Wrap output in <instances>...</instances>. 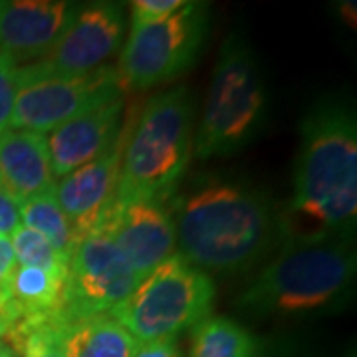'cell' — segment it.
Wrapping results in <instances>:
<instances>
[{
  "mask_svg": "<svg viewBox=\"0 0 357 357\" xmlns=\"http://www.w3.org/2000/svg\"><path fill=\"white\" fill-rule=\"evenodd\" d=\"M20 227V204L0 191V234L8 236Z\"/></svg>",
  "mask_w": 357,
  "mask_h": 357,
  "instance_id": "24",
  "label": "cell"
},
{
  "mask_svg": "<svg viewBox=\"0 0 357 357\" xmlns=\"http://www.w3.org/2000/svg\"><path fill=\"white\" fill-rule=\"evenodd\" d=\"M121 114L123 98L105 103L50 131V137H46V141L50 151L52 173L56 181L79 167L88 165L114 147L123 131Z\"/></svg>",
  "mask_w": 357,
  "mask_h": 357,
  "instance_id": "14",
  "label": "cell"
},
{
  "mask_svg": "<svg viewBox=\"0 0 357 357\" xmlns=\"http://www.w3.org/2000/svg\"><path fill=\"white\" fill-rule=\"evenodd\" d=\"M260 344L236 319L206 316L191 328L189 357H258Z\"/></svg>",
  "mask_w": 357,
  "mask_h": 357,
  "instance_id": "17",
  "label": "cell"
},
{
  "mask_svg": "<svg viewBox=\"0 0 357 357\" xmlns=\"http://www.w3.org/2000/svg\"><path fill=\"white\" fill-rule=\"evenodd\" d=\"M10 244H13V252L18 266L42 268V270H46L50 274L64 276L66 278L68 262L56 252V248L42 234H38L36 230L26 229V227L20 225L13 232Z\"/></svg>",
  "mask_w": 357,
  "mask_h": 357,
  "instance_id": "20",
  "label": "cell"
},
{
  "mask_svg": "<svg viewBox=\"0 0 357 357\" xmlns=\"http://www.w3.org/2000/svg\"><path fill=\"white\" fill-rule=\"evenodd\" d=\"M195 145V98L187 88L155 93L129 126L115 201L169 204Z\"/></svg>",
  "mask_w": 357,
  "mask_h": 357,
  "instance_id": "4",
  "label": "cell"
},
{
  "mask_svg": "<svg viewBox=\"0 0 357 357\" xmlns=\"http://www.w3.org/2000/svg\"><path fill=\"white\" fill-rule=\"evenodd\" d=\"M139 282L128 258L103 230L89 232L70 256L58 324L109 314Z\"/></svg>",
  "mask_w": 357,
  "mask_h": 357,
  "instance_id": "8",
  "label": "cell"
},
{
  "mask_svg": "<svg viewBox=\"0 0 357 357\" xmlns=\"http://www.w3.org/2000/svg\"><path fill=\"white\" fill-rule=\"evenodd\" d=\"M64 357H135L139 342L109 314L56 324Z\"/></svg>",
  "mask_w": 357,
  "mask_h": 357,
  "instance_id": "16",
  "label": "cell"
},
{
  "mask_svg": "<svg viewBox=\"0 0 357 357\" xmlns=\"http://www.w3.org/2000/svg\"><path fill=\"white\" fill-rule=\"evenodd\" d=\"M56 191V189H54ZM44 192L20 204V222L22 227L36 230L56 248V252L70 262V256L76 248L77 238L70 227L64 211L56 201V192Z\"/></svg>",
  "mask_w": 357,
  "mask_h": 357,
  "instance_id": "18",
  "label": "cell"
},
{
  "mask_svg": "<svg viewBox=\"0 0 357 357\" xmlns=\"http://www.w3.org/2000/svg\"><path fill=\"white\" fill-rule=\"evenodd\" d=\"M266 121L268 91L262 70L248 42L232 32L218 52L192 151L199 159L238 153L262 133Z\"/></svg>",
  "mask_w": 357,
  "mask_h": 357,
  "instance_id": "5",
  "label": "cell"
},
{
  "mask_svg": "<svg viewBox=\"0 0 357 357\" xmlns=\"http://www.w3.org/2000/svg\"><path fill=\"white\" fill-rule=\"evenodd\" d=\"M121 96L123 89L112 66H102L82 76L18 84L10 128L44 135L105 103L121 100Z\"/></svg>",
  "mask_w": 357,
  "mask_h": 357,
  "instance_id": "9",
  "label": "cell"
},
{
  "mask_svg": "<svg viewBox=\"0 0 357 357\" xmlns=\"http://www.w3.org/2000/svg\"><path fill=\"white\" fill-rule=\"evenodd\" d=\"M345 357H356V356H354V351H351V354H347V356H345Z\"/></svg>",
  "mask_w": 357,
  "mask_h": 357,
  "instance_id": "27",
  "label": "cell"
},
{
  "mask_svg": "<svg viewBox=\"0 0 357 357\" xmlns=\"http://www.w3.org/2000/svg\"><path fill=\"white\" fill-rule=\"evenodd\" d=\"M56 319L38 324H16L2 335V342L20 357H64L58 337Z\"/></svg>",
  "mask_w": 357,
  "mask_h": 357,
  "instance_id": "19",
  "label": "cell"
},
{
  "mask_svg": "<svg viewBox=\"0 0 357 357\" xmlns=\"http://www.w3.org/2000/svg\"><path fill=\"white\" fill-rule=\"evenodd\" d=\"M356 248L349 241L282 243L236 300L256 318L319 316L344 310L356 288Z\"/></svg>",
  "mask_w": 357,
  "mask_h": 357,
  "instance_id": "3",
  "label": "cell"
},
{
  "mask_svg": "<svg viewBox=\"0 0 357 357\" xmlns=\"http://www.w3.org/2000/svg\"><path fill=\"white\" fill-rule=\"evenodd\" d=\"M187 0H135L131 2V26H153L177 14Z\"/></svg>",
  "mask_w": 357,
  "mask_h": 357,
  "instance_id": "23",
  "label": "cell"
},
{
  "mask_svg": "<svg viewBox=\"0 0 357 357\" xmlns=\"http://www.w3.org/2000/svg\"><path fill=\"white\" fill-rule=\"evenodd\" d=\"M266 357H270V356H266Z\"/></svg>",
  "mask_w": 357,
  "mask_h": 357,
  "instance_id": "28",
  "label": "cell"
},
{
  "mask_svg": "<svg viewBox=\"0 0 357 357\" xmlns=\"http://www.w3.org/2000/svg\"><path fill=\"white\" fill-rule=\"evenodd\" d=\"M56 189L46 135L8 129L0 135V191L22 204Z\"/></svg>",
  "mask_w": 357,
  "mask_h": 357,
  "instance_id": "15",
  "label": "cell"
},
{
  "mask_svg": "<svg viewBox=\"0 0 357 357\" xmlns=\"http://www.w3.org/2000/svg\"><path fill=\"white\" fill-rule=\"evenodd\" d=\"M79 6L68 0L0 2V52L16 64L38 62L64 36Z\"/></svg>",
  "mask_w": 357,
  "mask_h": 357,
  "instance_id": "12",
  "label": "cell"
},
{
  "mask_svg": "<svg viewBox=\"0 0 357 357\" xmlns=\"http://www.w3.org/2000/svg\"><path fill=\"white\" fill-rule=\"evenodd\" d=\"M100 230L128 258L139 280L151 274L167 258L177 255V234L169 204L115 201Z\"/></svg>",
  "mask_w": 357,
  "mask_h": 357,
  "instance_id": "11",
  "label": "cell"
},
{
  "mask_svg": "<svg viewBox=\"0 0 357 357\" xmlns=\"http://www.w3.org/2000/svg\"><path fill=\"white\" fill-rule=\"evenodd\" d=\"M177 255L203 272L243 274L266 258L280 238V215L252 185L204 181L169 204Z\"/></svg>",
  "mask_w": 357,
  "mask_h": 357,
  "instance_id": "2",
  "label": "cell"
},
{
  "mask_svg": "<svg viewBox=\"0 0 357 357\" xmlns=\"http://www.w3.org/2000/svg\"><path fill=\"white\" fill-rule=\"evenodd\" d=\"M135 357H181L177 340H159L151 344H141Z\"/></svg>",
  "mask_w": 357,
  "mask_h": 357,
  "instance_id": "25",
  "label": "cell"
},
{
  "mask_svg": "<svg viewBox=\"0 0 357 357\" xmlns=\"http://www.w3.org/2000/svg\"><path fill=\"white\" fill-rule=\"evenodd\" d=\"M217 286L206 272L173 255L147 274L109 316L139 344L177 340L178 333L211 316Z\"/></svg>",
  "mask_w": 357,
  "mask_h": 357,
  "instance_id": "6",
  "label": "cell"
},
{
  "mask_svg": "<svg viewBox=\"0 0 357 357\" xmlns=\"http://www.w3.org/2000/svg\"><path fill=\"white\" fill-rule=\"evenodd\" d=\"M206 34L204 2H187L161 24L131 26L115 68L121 89L143 91L183 76L199 58Z\"/></svg>",
  "mask_w": 357,
  "mask_h": 357,
  "instance_id": "7",
  "label": "cell"
},
{
  "mask_svg": "<svg viewBox=\"0 0 357 357\" xmlns=\"http://www.w3.org/2000/svg\"><path fill=\"white\" fill-rule=\"evenodd\" d=\"M123 141L126 133L121 131L119 139L107 153L56 181V201L64 211L77 243L102 227L115 203Z\"/></svg>",
  "mask_w": 357,
  "mask_h": 357,
  "instance_id": "13",
  "label": "cell"
},
{
  "mask_svg": "<svg viewBox=\"0 0 357 357\" xmlns=\"http://www.w3.org/2000/svg\"><path fill=\"white\" fill-rule=\"evenodd\" d=\"M0 357H14L13 349L4 344V342H0Z\"/></svg>",
  "mask_w": 357,
  "mask_h": 357,
  "instance_id": "26",
  "label": "cell"
},
{
  "mask_svg": "<svg viewBox=\"0 0 357 357\" xmlns=\"http://www.w3.org/2000/svg\"><path fill=\"white\" fill-rule=\"evenodd\" d=\"M126 38V10L117 2L79 6L74 22L42 60L18 68V84L89 74L119 50Z\"/></svg>",
  "mask_w": 357,
  "mask_h": 357,
  "instance_id": "10",
  "label": "cell"
},
{
  "mask_svg": "<svg viewBox=\"0 0 357 357\" xmlns=\"http://www.w3.org/2000/svg\"><path fill=\"white\" fill-rule=\"evenodd\" d=\"M16 91H18V64L8 54L0 52V135L10 129Z\"/></svg>",
  "mask_w": 357,
  "mask_h": 357,
  "instance_id": "21",
  "label": "cell"
},
{
  "mask_svg": "<svg viewBox=\"0 0 357 357\" xmlns=\"http://www.w3.org/2000/svg\"><path fill=\"white\" fill-rule=\"evenodd\" d=\"M14 272H16V258H14L10 236L0 234V340L6 332V324H8Z\"/></svg>",
  "mask_w": 357,
  "mask_h": 357,
  "instance_id": "22",
  "label": "cell"
},
{
  "mask_svg": "<svg viewBox=\"0 0 357 357\" xmlns=\"http://www.w3.org/2000/svg\"><path fill=\"white\" fill-rule=\"evenodd\" d=\"M356 222V112L345 98L328 96L312 103L300 123L292 197L280 215V238L351 243Z\"/></svg>",
  "mask_w": 357,
  "mask_h": 357,
  "instance_id": "1",
  "label": "cell"
}]
</instances>
